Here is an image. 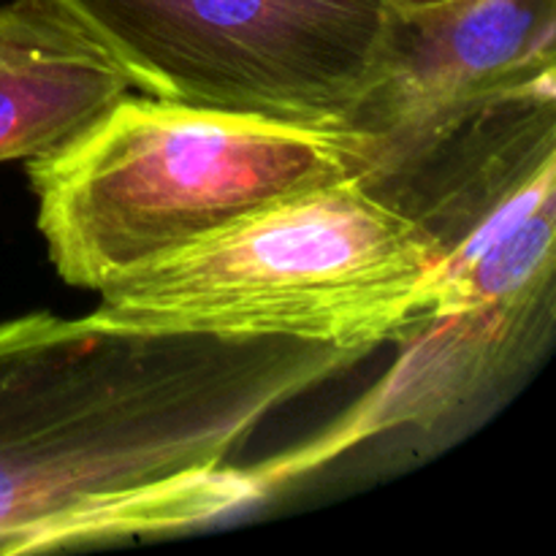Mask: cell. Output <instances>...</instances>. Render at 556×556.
Returning <instances> with one entry per match:
<instances>
[{
  "label": "cell",
  "mask_w": 556,
  "mask_h": 556,
  "mask_svg": "<svg viewBox=\"0 0 556 556\" xmlns=\"http://www.w3.org/2000/svg\"><path fill=\"white\" fill-rule=\"evenodd\" d=\"M556 81V0H391L378 65L340 128L383 193L510 98Z\"/></svg>",
  "instance_id": "5b68a950"
},
{
  "label": "cell",
  "mask_w": 556,
  "mask_h": 556,
  "mask_svg": "<svg viewBox=\"0 0 556 556\" xmlns=\"http://www.w3.org/2000/svg\"><path fill=\"white\" fill-rule=\"evenodd\" d=\"M27 174L60 280L103 291L291 195L358 179V163L340 125L128 92Z\"/></svg>",
  "instance_id": "7a4b0ae2"
},
{
  "label": "cell",
  "mask_w": 556,
  "mask_h": 556,
  "mask_svg": "<svg viewBox=\"0 0 556 556\" xmlns=\"http://www.w3.org/2000/svg\"><path fill=\"white\" fill-rule=\"evenodd\" d=\"M130 90L114 60L58 9L0 3V163L63 150Z\"/></svg>",
  "instance_id": "52a82bcc"
},
{
  "label": "cell",
  "mask_w": 556,
  "mask_h": 556,
  "mask_svg": "<svg viewBox=\"0 0 556 556\" xmlns=\"http://www.w3.org/2000/svg\"><path fill=\"white\" fill-rule=\"evenodd\" d=\"M440 253L410 215L342 179L103 288L81 318L130 331L271 337L372 353L429 309Z\"/></svg>",
  "instance_id": "3957f363"
},
{
  "label": "cell",
  "mask_w": 556,
  "mask_h": 556,
  "mask_svg": "<svg viewBox=\"0 0 556 556\" xmlns=\"http://www.w3.org/2000/svg\"><path fill=\"white\" fill-rule=\"evenodd\" d=\"M400 5H427V3H440V0H394Z\"/></svg>",
  "instance_id": "ba28073f"
},
{
  "label": "cell",
  "mask_w": 556,
  "mask_h": 556,
  "mask_svg": "<svg viewBox=\"0 0 556 556\" xmlns=\"http://www.w3.org/2000/svg\"><path fill=\"white\" fill-rule=\"evenodd\" d=\"M141 96L340 125L367 90L391 0H43Z\"/></svg>",
  "instance_id": "277c9868"
},
{
  "label": "cell",
  "mask_w": 556,
  "mask_h": 556,
  "mask_svg": "<svg viewBox=\"0 0 556 556\" xmlns=\"http://www.w3.org/2000/svg\"><path fill=\"white\" fill-rule=\"evenodd\" d=\"M556 282L470 307L427 313L394 345L389 372L329 429L248 467L261 500L367 440L413 429L448 432L514 389L554 334Z\"/></svg>",
  "instance_id": "8992f818"
},
{
  "label": "cell",
  "mask_w": 556,
  "mask_h": 556,
  "mask_svg": "<svg viewBox=\"0 0 556 556\" xmlns=\"http://www.w3.org/2000/svg\"><path fill=\"white\" fill-rule=\"evenodd\" d=\"M367 353L271 337L0 320V554L193 530L258 503L233 459Z\"/></svg>",
  "instance_id": "6da1fadb"
}]
</instances>
